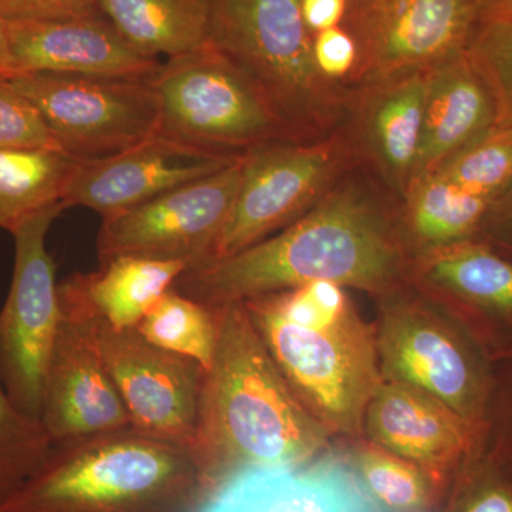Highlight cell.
<instances>
[{"instance_id":"obj_31","label":"cell","mask_w":512,"mask_h":512,"mask_svg":"<svg viewBox=\"0 0 512 512\" xmlns=\"http://www.w3.org/2000/svg\"><path fill=\"white\" fill-rule=\"evenodd\" d=\"M37 148L62 150L36 107L0 74V151Z\"/></svg>"},{"instance_id":"obj_27","label":"cell","mask_w":512,"mask_h":512,"mask_svg":"<svg viewBox=\"0 0 512 512\" xmlns=\"http://www.w3.org/2000/svg\"><path fill=\"white\" fill-rule=\"evenodd\" d=\"M158 348L191 357L210 369L217 349L218 323L214 308L171 288L136 326Z\"/></svg>"},{"instance_id":"obj_16","label":"cell","mask_w":512,"mask_h":512,"mask_svg":"<svg viewBox=\"0 0 512 512\" xmlns=\"http://www.w3.org/2000/svg\"><path fill=\"white\" fill-rule=\"evenodd\" d=\"M13 76L72 74L146 80L160 62L128 45L99 13L64 20H6Z\"/></svg>"},{"instance_id":"obj_1","label":"cell","mask_w":512,"mask_h":512,"mask_svg":"<svg viewBox=\"0 0 512 512\" xmlns=\"http://www.w3.org/2000/svg\"><path fill=\"white\" fill-rule=\"evenodd\" d=\"M212 308L217 349L188 447L207 495L245 471L306 466L329 443V430L293 393L245 303Z\"/></svg>"},{"instance_id":"obj_19","label":"cell","mask_w":512,"mask_h":512,"mask_svg":"<svg viewBox=\"0 0 512 512\" xmlns=\"http://www.w3.org/2000/svg\"><path fill=\"white\" fill-rule=\"evenodd\" d=\"M495 124L493 94L467 50L431 67L426 72L423 134L412 180L436 170Z\"/></svg>"},{"instance_id":"obj_25","label":"cell","mask_w":512,"mask_h":512,"mask_svg":"<svg viewBox=\"0 0 512 512\" xmlns=\"http://www.w3.org/2000/svg\"><path fill=\"white\" fill-rule=\"evenodd\" d=\"M426 72L407 74L380 94L369 117L377 157L399 178L412 181L423 134Z\"/></svg>"},{"instance_id":"obj_29","label":"cell","mask_w":512,"mask_h":512,"mask_svg":"<svg viewBox=\"0 0 512 512\" xmlns=\"http://www.w3.org/2000/svg\"><path fill=\"white\" fill-rule=\"evenodd\" d=\"M433 173L468 194L493 201L512 181L511 124H495L447 158Z\"/></svg>"},{"instance_id":"obj_3","label":"cell","mask_w":512,"mask_h":512,"mask_svg":"<svg viewBox=\"0 0 512 512\" xmlns=\"http://www.w3.org/2000/svg\"><path fill=\"white\" fill-rule=\"evenodd\" d=\"M205 497L190 448L130 426L55 444L0 512H194Z\"/></svg>"},{"instance_id":"obj_36","label":"cell","mask_w":512,"mask_h":512,"mask_svg":"<svg viewBox=\"0 0 512 512\" xmlns=\"http://www.w3.org/2000/svg\"><path fill=\"white\" fill-rule=\"evenodd\" d=\"M485 225L493 229L501 238L512 242V181L491 202L483 227Z\"/></svg>"},{"instance_id":"obj_9","label":"cell","mask_w":512,"mask_h":512,"mask_svg":"<svg viewBox=\"0 0 512 512\" xmlns=\"http://www.w3.org/2000/svg\"><path fill=\"white\" fill-rule=\"evenodd\" d=\"M302 0H211L212 46L251 76L282 117L318 104L322 74Z\"/></svg>"},{"instance_id":"obj_34","label":"cell","mask_w":512,"mask_h":512,"mask_svg":"<svg viewBox=\"0 0 512 512\" xmlns=\"http://www.w3.org/2000/svg\"><path fill=\"white\" fill-rule=\"evenodd\" d=\"M313 59L322 77L340 79L356 66L355 39L339 26L322 30L313 40Z\"/></svg>"},{"instance_id":"obj_11","label":"cell","mask_w":512,"mask_h":512,"mask_svg":"<svg viewBox=\"0 0 512 512\" xmlns=\"http://www.w3.org/2000/svg\"><path fill=\"white\" fill-rule=\"evenodd\" d=\"M357 67L369 79L424 72L466 52L476 0H356Z\"/></svg>"},{"instance_id":"obj_39","label":"cell","mask_w":512,"mask_h":512,"mask_svg":"<svg viewBox=\"0 0 512 512\" xmlns=\"http://www.w3.org/2000/svg\"><path fill=\"white\" fill-rule=\"evenodd\" d=\"M194 512H198L197 510H195Z\"/></svg>"},{"instance_id":"obj_17","label":"cell","mask_w":512,"mask_h":512,"mask_svg":"<svg viewBox=\"0 0 512 512\" xmlns=\"http://www.w3.org/2000/svg\"><path fill=\"white\" fill-rule=\"evenodd\" d=\"M40 420L53 444L131 426L99 353L82 326L66 316L47 363Z\"/></svg>"},{"instance_id":"obj_22","label":"cell","mask_w":512,"mask_h":512,"mask_svg":"<svg viewBox=\"0 0 512 512\" xmlns=\"http://www.w3.org/2000/svg\"><path fill=\"white\" fill-rule=\"evenodd\" d=\"M431 285L512 325V262L466 241L437 249L424 264Z\"/></svg>"},{"instance_id":"obj_28","label":"cell","mask_w":512,"mask_h":512,"mask_svg":"<svg viewBox=\"0 0 512 512\" xmlns=\"http://www.w3.org/2000/svg\"><path fill=\"white\" fill-rule=\"evenodd\" d=\"M53 447L42 420L13 403L0 377V505L45 466Z\"/></svg>"},{"instance_id":"obj_20","label":"cell","mask_w":512,"mask_h":512,"mask_svg":"<svg viewBox=\"0 0 512 512\" xmlns=\"http://www.w3.org/2000/svg\"><path fill=\"white\" fill-rule=\"evenodd\" d=\"M187 268L181 261L114 256L101 262L99 271L70 276L59 285V296L96 313L113 328H136Z\"/></svg>"},{"instance_id":"obj_2","label":"cell","mask_w":512,"mask_h":512,"mask_svg":"<svg viewBox=\"0 0 512 512\" xmlns=\"http://www.w3.org/2000/svg\"><path fill=\"white\" fill-rule=\"evenodd\" d=\"M400 265L399 248L375 208L357 192L339 191L274 238L188 266L173 288L211 308L316 281L379 292Z\"/></svg>"},{"instance_id":"obj_18","label":"cell","mask_w":512,"mask_h":512,"mask_svg":"<svg viewBox=\"0 0 512 512\" xmlns=\"http://www.w3.org/2000/svg\"><path fill=\"white\" fill-rule=\"evenodd\" d=\"M198 512H384L336 456L299 468L252 470L211 491Z\"/></svg>"},{"instance_id":"obj_13","label":"cell","mask_w":512,"mask_h":512,"mask_svg":"<svg viewBox=\"0 0 512 512\" xmlns=\"http://www.w3.org/2000/svg\"><path fill=\"white\" fill-rule=\"evenodd\" d=\"M335 165L328 146L254 148L244 156L234 205L208 259L237 254L301 214Z\"/></svg>"},{"instance_id":"obj_32","label":"cell","mask_w":512,"mask_h":512,"mask_svg":"<svg viewBox=\"0 0 512 512\" xmlns=\"http://www.w3.org/2000/svg\"><path fill=\"white\" fill-rule=\"evenodd\" d=\"M451 512H512V480L493 467L466 474Z\"/></svg>"},{"instance_id":"obj_35","label":"cell","mask_w":512,"mask_h":512,"mask_svg":"<svg viewBox=\"0 0 512 512\" xmlns=\"http://www.w3.org/2000/svg\"><path fill=\"white\" fill-rule=\"evenodd\" d=\"M301 6L309 32H322L339 25L348 8V0H302Z\"/></svg>"},{"instance_id":"obj_30","label":"cell","mask_w":512,"mask_h":512,"mask_svg":"<svg viewBox=\"0 0 512 512\" xmlns=\"http://www.w3.org/2000/svg\"><path fill=\"white\" fill-rule=\"evenodd\" d=\"M467 56L493 94L497 123L512 126V23H478Z\"/></svg>"},{"instance_id":"obj_8","label":"cell","mask_w":512,"mask_h":512,"mask_svg":"<svg viewBox=\"0 0 512 512\" xmlns=\"http://www.w3.org/2000/svg\"><path fill=\"white\" fill-rule=\"evenodd\" d=\"M66 204L52 205L15 231V268L0 311V377L13 403L40 420L47 363L63 313L47 232Z\"/></svg>"},{"instance_id":"obj_21","label":"cell","mask_w":512,"mask_h":512,"mask_svg":"<svg viewBox=\"0 0 512 512\" xmlns=\"http://www.w3.org/2000/svg\"><path fill=\"white\" fill-rule=\"evenodd\" d=\"M100 12L148 59L185 55L210 40L211 0H101Z\"/></svg>"},{"instance_id":"obj_4","label":"cell","mask_w":512,"mask_h":512,"mask_svg":"<svg viewBox=\"0 0 512 512\" xmlns=\"http://www.w3.org/2000/svg\"><path fill=\"white\" fill-rule=\"evenodd\" d=\"M286 382L333 433H362L370 400L383 383L375 332L355 309L326 328H303L265 298L244 302Z\"/></svg>"},{"instance_id":"obj_26","label":"cell","mask_w":512,"mask_h":512,"mask_svg":"<svg viewBox=\"0 0 512 512\" xmlns=\"http://www.w3.org/2000/svg\"><path fill=\"white\" fill-rule=\"evenodd\" d=\"M346 461L384 512H427L440 493L426 471L375 443L357 448Z\"/></svg>"},{"instance_id":"obj_5","label":"cell","mask_w":512,"mask_h":512,"mask_svg":"<svg viewBox=\"0 0 512 512\" xmlns=\"http://www.w3.org/2000/svg\"><path fill=\"white\" fill-rule=\"evenodd\" d=\"M148 86L160 107V133L191 146H258L284 124L264 90L211 43L161 63Z\"/></svg>"},{"instance_id":"obj_12","label":"cell","mask_w":512,"mask_h":512,"mask_svg":"<svg viewBox=\"0 0 512 512\" xmlns=\"http://www.w3.org/2000/svg\"><path fill=\"white\" fill-rule=\"evenodd\" d=\"M376 339L383 380L424 390L480 424L488 392L483 366L444 320L397 303L384 311Z\"/></svg>"},{"instance_id":"obj_37","label":"cell","mask_w":512,"mask_h":512,"mask_svg":"<svg viewBox=\"0 0 512 512\" xmlns=\"http://www.w3.org/2000/svg\"><path fill=\"white\" fill-rule=\"evenodd\" d=\"M477 23H512V0H476Z\"/></svg>"},{"instance_id":"obj_10","label":"cell","mask_w":512,"mask_h":512,"mask_svg":"<svg viewBox=\"0 0 512 512\" xmlns=\"http://www.w3.org/2000/svg\"><path fill=\"white\" fill-rule=\"evenodd\" d=\"M242 167L239 156L218 173L104 217L97 237L100 261L120 255L188 266L207 261L234 205Z\"/></svg>"},{"instance_id":"obj_15","label":"cell","mask_w":512,"mask_h":512,"mask_svg":"<svg viewBox=\"0 0 512 512\" xmlns=\"http://www.w3.org/2000/svg\"><path fill=\"white\" fill-rule=\"evenodd\" d=\"M363 430L377 446L426 471L441 491L473 456L480 424L424 390L383 380L367 407Z\"/></svg>"},{"instance_id":"obj_23","label":"cell","mask_w":512,"mask_h":512,"mask_svg":"<svg viewBox=\"0 0 512 512\" xmlns=\"http://www.w3.org/2000/svg\"><path fill=\"white\" fill-rule=\"evenodd\" d=\"M79 160L45 148L0 151V228L12 234L32 215L63 202Z\"/></svg>"},{"instance_id":"obj_14","label":"cell","mask_w":512,"mask_h":512,"mask_svg":"<svg viewBox=\"0 0 512 512\" xmlns=\"http://www.w3.org/2000/svg\"><path fill=\"white\" fill-rule=\"evenodd\" d=\"M237 158L157 133L120 153L79 160L63 202L109 217L218 173Z\"/></svg>"},{"instance_id":"obj_6","label":"cell","mask_w":512,"mask_h":512,"mask_svg":"<svg viewBox=\"0 0 512 512\" xmlns=\"http://www.w3.org/2000/svg\"><path fill=\"white\" fill-rule=\"evenodd\" d=\"M63 316L79 323L126 404L131 426L190 447L197 429L205 369L187 356L148 342L137 328H113L73 301L60 298Z\"/></svg>"},{"instance_id":"obj_24","label":"cell","mask_w":512,"mask_h":512,"mask_svg":"<svg viewBox=\"0 0 512 512\" xmlns=\"http://www.w3.org/2000/svg\"><path fill=\"white\" fill-rule=\"evenodd\" d=\"M491 202L431 171L410 181L407 220L417 241L437 251L468 241L483 227Z\"/></svg>"},{"instance_id":"obj_7","label":"cell","mask_w":512,"mask_h":512,"mask_svg":"<svg viewBox=\"0 0 512 512\" xmlns=\"http://www.w3.org/2000/svg\"><path fill=\"white\" fill-rule=\"evenodd\" d=\"M10 80L60 148L80 160L120 153L160 133V107L147 79L23 73Z\"/></svg>"},{"instance_id":"obj_33","label":"cell","mask_w":512,"mask_h":512,"mask_svg":"<svg viewBox=\"0 0 512 512\" xmlns=\"http://www.w3.org/2000/svg\"><path fill=\"white\" fill-rule=\"evenodd\" d=\"M101 0H0L5 20H64L100 12Z\"/></svg>"},{"instance_id":"obj_38","label":"cell","mask_w":512,"mask_h":512,"mask_svg":"<svg viewBox=\"0 0 512 512\" xmlns=\"http://www.w3.org/2000/svg\"><path fill=\"white\" fill-rule=\"evenodd\" d=\"M0 74L2 76H13L12 55H10V46L8 39V29H6V20L0 18Z\"/></svg>"}]
</instances>
